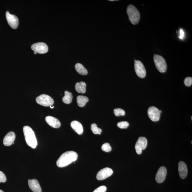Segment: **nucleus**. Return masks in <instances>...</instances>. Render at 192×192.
<instances>
[{"label": "nucleus", "instance_id": "1", "mask_svg": "<svg viewBox=\"0 0 192 192\" xmlns=\"http://www.w3.org/2000/svg\"><path fill=\"white\" fill-rule=\"evenodd\" d=\"M78 155L73 151H67L60 156L56 162L57 166L60 168L66 167L75 162L77 159Z\"/></svg>", "mask_w": 192, "mask_h": 192}, {"label": "nucleus", "instance_id": "2", "mask_svg": "<svg viewBox=\"0 0 192 192\" xmlns=\"http://www.w3.org/2000/svg\"><path fill=\"white\" fill-rule=\"evenodd\" d=\"M23 130L27 144L31 148H35L37 146V142L35 133L32 129L26 126H24Z\"/></svg>", "mask_w": 192, "mask_h": 192}, {"label": "nucleus", "instance_id": "3", "mask_svg": "<svg viewBox=\"0 0 192 192\" xmlns=\"http://www.w3.org/2000/svg\"><path fill=\"white\" fill-rule=\"evenodd\" d=\"M127 12L129 19L131 23L136 25L139 23L140 15L138 10L135 7L130 4L127 6Z\"/></svg>", "mask_w": 192, "mask_h": 192}, {"label": "nucleus", "instance_id": "4", "mask_svg": "<svg viewBox=\"0 0 192 192\" xmlns=\"http://www.w3.org/2000/svg\"><path fill=\"white\" fill-rule=\"evenodd\" d=\"M154 61L156 67L161 73H164L167 70V65L165 60L162 56L155 55Z\"/></svg>", "mask_w": 192, "mask_h": 192}, {"label": "nucleus", "instance_id": "5", "mask_svg": "<svg viewBox=\"0 0 192 192\" xmlns=\"http://www.w3.org/2000/svg\"><path fill=\"white\" fill-rule=\"evenodd\" d=\"M36 101L37 103L44 107H51L54 104V100L51 97L46 94H42L37 97Z\"/></svg>", "mask_w": 192, "mask_h": 192}, {"label": "nucleus", "instance_id": "6", "mask_svg": "<svg viewBox=\"0 0 192 192\" xmlns=\"http://www.w3.org/2000/svg\"><path fill=\"white\" fill-rule=\"evenodd\" d=\"M135 73L139 78H143L145 77L146 74V69L140 61H135Z\"/></svg>", "mask_w": 192, "mask_h": 192}, {"label": "nucleus", "instance_id": "7", "mask_svg": "<svg viewBox=\"0 0 192 192\" xmlns=\"http://www.w3.org/2000/svg\"><path fill=\"white\" fill-rule=\"evenodd\" d=\"M147 143V139L145 137H141L139 138L135 146V151L137 154H141L142 151L146 148Z\"/></svg>", "mask_w": 192, "mask_h": 192}, {"label": "nucleus", "instance_id": "8", "mask_svg": "<svg viewBox=\"0 0 192 192\" xmlns=\"http://www.w3.org/2000/svg\"><path fill=\"white\" fill-rule=\"evenodd\" d=\"M162 112L156 107H151L148 110V116L151 120L153 121L156 122L159 120L160 113Z\"/></svg>", "mask_w": 192, "mask_h": 192}, {"label": "nucleus", "instance_id": "9", "mask_svg": "<svg viewBox=\"0 0 192 192\" xmlns=\"http://www.w3.org/2000/svg\"><path fill=\"white\" fill-rule=\"evenodd\" d=\"M31 49L34 51L39 54H44L48 51L47 45L44 42H38L33 44L31 46Z\"/></svg>", "mask_w": 192, "mask_h": 192}, {"label": "nucleus", "instance_id": "10", "mask_svg": "<svg viewBox=\"0 0 192 192\" xmlns=\"http://www.w3.org/2000/svg\"><path fill=\"white\" fill-rule=\"evenodd\" d=\"M6 17L9 25L13 29H17L19 25V22L18 18L16 16L11 14L8 11H7Z\"/></svg>", "mask_w": 192, "mask_h": 192}, {"label": "nucleus", "instance_id": "11", "mask_svg": "<svg viewBox=\"0 0 192 192\" xmlns=\"http://www.w3.org/2000/svg\"><path fill=\"white\" fill-rule=\"evenodd\" d=\"M113 171L109 168H105L99 171L96 175L97 179L99 180H104L111 176Z\"/></svg>", "mask_w": 192, "mask_h": 192}, {"label": "nucleus", "instance_id": "12", "mask_svg": "<svg viewBox=\"0 0 192 192\" xmlns=\"http://www.w3.org/2000/svg\"><path fill=\"white\" fill-rule=\"evenodd\" d=\"M167 170L165 167H161L158 170L156 175L155 180L159 183H161L166 179Z\"/></svg>", "mask_w": 192, "mask_h": 192}, {"label": "nucleus", "instance_id": "13", "mask_svg": "<svg viewBox=\"0 0 192 192\" xmlns=\"http://www.w3.org/2000/svg\"><path fill=\"white\" fill-rule=\"evenodd\" d=\"M28 183L29 188L33 192H42V189L38 181L36 179H29Z\"/></svg>", "mask_w": 192, "mask_h": 192}, {"label": "nucleus", "instance_id": "14", "mask_svg": "<svg viewBox=\"0 0 192 192\" xmlns=\"http://www.w3.org/2000/svg\"><path fill=\"white\" fill-rule=\"evenodd\" d=\"M178 170L180 177L182 179L186 178L188 173L186 165L185 163L180 161L178 164Z\"/></svg>", "mask_w": 192, "mask_h": 192}, {"label": "nucleus", "instance_id": "15", "mask_svg": "<svg viewBox=\"0 0 192 192\" xmlns=\"http://www.w3.org/2000/svg\"><path fill=\"white\" fill-rule=\"evenodd\" d=\"M46 123L52 127L58 128L60 127L61 124L58 119L53 116H47L45 118Z\"/></svg>", "mask_w": 192, "mask_h": 192}, {"label": "nucleus", "instance_id": "16", "mask_svg": "<svg viewBox=\"0 0 192 192\" xmlns=\"http://www.w3.org/2000/svg\"><path fill=\"white\" fill-rule=\"evenodd\" d=\"M15 139V135L13 132H10L4 137L3 139V144L6 146H10L14 143Z\"/></svg>", "mask_w": 192, "mask_h": 192}, {"label": "nucleus", "instance_id": "17", "mask_svg": "<svg viewBox=\"0 0 192 192\" xmlns=\"http://www.w3.org/2000/svg\"><path fill=\"white\" fill-rule=\"evenodd\" d=\"M71 127L79 135H82L83 132V126L80 122L74 121L71 124Z\"/></svg>", "mask_w": 192, "mask_h": 192}, {"label": "nucleus", "instance_id": "18", "mask_svg": "<svg viewBox=\"0 0 192 192\" xmlns=\"http://www.w3.org/2000/svg\"><path fill=\"white\" fill-rule=\"evenodd\" d=\"M86 84L84 82L77 83L75 85L76 91L78 93L84 94L86 92Z\"/></svg>", "mask_w": 192, "mask_h": 192}, {"label": "nucleus", "instance_id": "19", "mask_svg": "<svg viewBox=\"0 0 192 192\" xmlns=\"http://www.w3.org/2000/svg\"><path fill=\"white\" fill-rule=\"evenodd\" d=\"M77 103L79 107H83L85 106L86 104L88 101L89 99L87 97L79 96L77 97Z\"/></svg>", "mask_w": 192, "mask_h": 192}, {"label": "nucleus", "instance_id": "20", "mask_svg": "<svg viewBox=\"0 0 192 192\" xmlns=\"http://www.w3.org/2000/svg\"><path fill=\"white\" fill-rule=\"evenodd\" d=\"M75 67L76 71L81 75L85 76L88 74L87 69L82 64L78 63L75 65Z\"/></svg>", "mask_w": 192, "mask_h": 192}, {"label": "nucleus", "instance_id": "21", "mask_svg": "<svg viewBox=\"0 0 192 192\" xmlns=\"http://www.w3.org/2000/svg\"><path fill=\"white\" fill-rule=\"evenodd\" d=\"M65 96L62 98L63 102L67 104H70L73 99V96L71 92L67 91L65 92Z\"/></svg>", "mask_w": 192, "mask_h": 192}, {"label": "nucleus", "instance_id": "22", "mask_svg": "<svg viewBox=\"0 0 192 192\" xmlns=\"http://www.w3.org/2000/svg\"><path fill=\"white\" fill-rule=\"evenodd\" d=\"M91 129L92 132L94 134L101 135V132H102V130L97 127L96 124L95 123L92 124Z\"/></svg>", "mask_w": 192, "mask_h": 192}, {"label": "nucleus", "instance_id": "23", "mask_svg": "<svg viewBox=\"0 0 192 192\" xmlns=\"http://www.w3.org/2000/svg\"><path fill=\"white\" fill-rule=\"evenodd\" d=\"M114 112L115 115L117 116H124L125 114V111L120 108L115 109L114 110Z\"/></svg>", "mask_w": 192, "mask_h": 192}, {"label": "nucleus", "instance_id": "24", "mask_svg": "<svg viewBox=\"0 0 192 192\" xmlns=\"http://www.w3.org/2000/svg\"><path fill=\"white\" fill-rule=\"evenodd\" d=\"M102 150L106 152H110L112 151V148L109 143H106L104 144L101 147Z\"/></svg>", "mask_w": 192, "mask_h": 192}, {"label": "nucleus", "instance_id": "25", "mask_svg": "<svg viewBox=\"0 0 192 192\" xmlns=\"http://www.w3.org/2000/svg\"><path fill=\"white\" fill-rule=\"evenodd\" d=\"M129 125L128 122L127 121H121L117 123V126L120 128L125 129L127 128Z\"/></svg>", "mask_w": 192, "mask_h": 192}, {"label": "nucleus", "instance_id": "26", "mask_svg": "<svg viewBox=\"0 0 192 192\" xmlns=\"http://www.w3.org/2000/svg\"><path fill=\"white\" fill-rule=\"evenodd\" d=\"M184 82L185 85L187 87H190L192 84V78L191 77H187L185 79Z\"/></svg>", "mask_w": 192, "mask_h": 192}, {"label": "nucleus", "instance_id": "27", "mask_svg": "<svg viewBox=\"0 0 192 192\" xmlns=\"http://www.w3.org/2000/svg\"><path fill=\"white\" fill-rule=\"evenodd\" d=\"M107 188L105 186H101L98 187L93 191V192H105L107 191Z\"/></svg>", "mask_w": 192, "mask_h": 192}, {"label": "nucleus", "instance_id": "28", "mask_svg": "<svg viewBox=\"0 0 192 192\" xmlns=\"http://www.w3.org/2000/svg\"><path fill=\"white\" fill-rule=\"evenodd\" d=\"M6 181V178L5 174L0 171V182H5Z\"/></svg>", "mask_w": 192, "mask_h": 192}, {"label": "nucleus", "instance_id": "29", "mask_svg": "<svg viewBox=\"0 0 192 192\" xmlns=\"http://www.w3.org/2000/svg\"><path fill=\"white\" fill-rule=\"evenodd\" d=\"M179 33L180 34V35L179 37V38L181 39H183L185 37V33L184 31L182 29H180Z\"/></svg>", "mask_w": 192, "mask_h": 192}, {"label": "nucleus", "instance_id": "30", "mask_svg": "<svg viewBox=\"0 0 192 192\" xmlns=\"http://www.w3.org/2000/svg\"><path fill=\"white\" fill-rule=\"evenodd\" d=\"M0 192H4L3 190H0Z\"/></svg>", "mask_w": 192, "mask_h": 192}, {"label": "nucleus", "instance_id": "31", "mask_svg": "<svg viewBox=\"0 0 192 192\" xmlns=\"http://www.w3.org/2000/svg\"><path fill=\"white\" fill-rule=\"evenodd\" d=\"M50 107V108H51V109H53V108L54 107H51H51Z\"/></svg>", "mask_w": 192, "mask_h": 192}]
</instances>
